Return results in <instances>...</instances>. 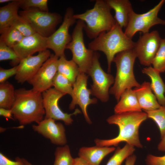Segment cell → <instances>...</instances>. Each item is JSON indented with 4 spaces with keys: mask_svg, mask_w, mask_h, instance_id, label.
Masks as SVG:
<instances>
[{
    "mask_svg": "<svg viewBox=\"0 0 165 165\" xmlns=\"http://www.w3.org/2000/svg\"><path fill=\"white\" fill-rule=\"evenodd\" d=\"M142 72L150 78L151 89L159 104L165 106V84L160 76V73L151 66L143 68Z\"/></svg>",
    "mask_w": 165,
    "mask_h": 165,
    "instance_id": "21",
    "label": "cell"
},
{
    "mask_svg": "<svg viewBox=\"0 0 165 165\" xmlns=\"http://www.w3.org/2000/svg\"><path fill=\"white\" fill-rule=\"evenodd\" d=\"M15 90L12 84L6 81L0 84V108L11 109L15 98Z\"/></svg>",
    "mask_w": 165,
    "mask_h": 165,
    "instance_id": "25",
    "label": "cell"
},
{
    "mask_svg": "<svg viewBox=\"0 0 165 165\" xmlns=\"http://www.w3.org/2000/svg\"><path fill=\"white\" fill-rule=\"evenodd\" d=\"M13 49L20 60L48 49V37L36 33L24 37Z\"/></svg>",
    "mask_w": 165,
    "mask_h": 165,
    "instance_id": "17",
    "label": "cell"
},
{
    "mask_svg": "<svg viewBox=\"0 0 165 165\" xmlns=\"http://www.w3.org/2000/svg\"><path fill=\"white\" fill-rule=\"evenodd\" d=\"M0 115L7 119H14L11 109L0 108Z\"/></svg>",
    "mask_w": 165,
    "mask_h": 165,
    "instance_id": "38",
    "label": "cell"
},
{
    "mask_svg": "<svg viewBox=\"0 0 165 165\" xmlns=\"http://www.w3.org/2000/svg\"><path fill=\"white\" fill-rule=\"evenodd\" d=\"M23 161L24 165H32L31 163L29 162L26 159L22 158Z\"/></svg>",
    "mask_w": 165,
    "mask_h": 165,
    "instance_id": "42",
    "label": "cell"
},
{
    "mask_svg": "<svg viewBox=\"0 0 165 165\" xmlns=\"http://www.w3.org/2000/svg\"><path fill=\"white\" fill-rule=\"evenodd\" d=\"M10 60L14 66L17 65L21 60L13 49L0 40V61Z\"/></svg>",
    "mask_w": 165,
    "mask_h": 165,
    "instance_id": "32",
    "label": "cell"
},
{
    "mask_svg": "<svg viewBox=\"0 0 165 165\" xmlns=\"http://www.w3.org/2000/svg\"><path fill=\"white\" fill-rule=\"evenodd\" d=\"M165 2V0H161L154 7L145 13L138 14L132 11L128 25L125 28V34L132 38L138 32L145 34L149 32L150 28L156 25H165V20L158 16Z\"/></svg>",
    "mask_w": 165,
    "mask_h": 165,
    "instance_id": "8",
    "label": "cell"
},
{
    "mask_svg": "<svg viewBox=\"0 0 165 165\" xmlns=\"http://www.w3.org/2000/svg\"><path fill=\"white\" fill-rule=\"evenodd\" d=\"M115 150L113 147H83L79 149L78 155L90 165H100L103 158Z\"/></svg>",
    "mask_w": 165,
    "mask_h": 165,
    "instance_id": "19",
    "label": "cell"
},
{
    "mask_svg": "<svg viewBox=\"0 0 165 165\" xmlns=\"http://www.w3.org/2000/svg\"><path fill=\"white\" fill-rule=\"evenodd\" d=\"M134 90L141 109L145 112L155 110L161 106L151 89L150 82L145 81Z\"/></svg>",
    "mask_w": 165,
    "mask_h": 165,
    "instance_id": "18",
    "label": "cell"
},
{
    "mask_svg": "<svg viewBox=\"0 0 165 165\" xmlns=\"http://www.w3.org/2000/svg\"><path fill=\"white\" fill-rule=\"evenodd\" d=\"M148 118L145 112H127L116 114L109 117L107 122L117 125L119 131L116 137L109 139H96V146L100 147L117 146L120 143L125 142L129 145L141 148L139 135V129L141 123Z\"/></svg>",
    "mask_w": 165,
    "mask_h": 165,
    "instance_id": "1",
    "label": "cell"
},
{
    "mask_svg": "<svg viewBox=\"0 0 165 165\" xmlns=\"http://www.w3.org/2000/svg\"><path fill=\"white\" fill-rule=\"evenodd\" d=\"M136 159V156L132 155L126 159L125 165H134Z\"/></svg>",
    "mask_w": 165,
    "mask_h": 165,
    "instance_id": "40",
    "label": "cell"
},
{
    "mask_svg": "<svg viewBox=\"0 0 165 165\" xmlns=\"http://www.w3.org/2000/svg\"><path fill=\"white\" fill-rule=\"evenodd\" d=\"M17 65L14 66L13 68L5 69L0 67V83H2L7 81L9 78L13 75H15L17 71Z\"/></svg>",
    "mask_w": 165,
    "mask_h": 165,
    "instance_id": "35",
    "label": "cell"
},
{
    "mask_svg": "<svg viewBox=\"0 0 165 165\" xmlns=\"http://www.w3.org/2000/svg\"><path fill=\"white\" fill-rule=\"evenodd\" d=\"M19 15L26 20L36 33L46 37L55 31L61 18V15L57 13L34 8L20 11Z\"/></svg>",
    "mask_w": 165,
    "mask_h": 165,
    "instance_id": "7",
    "label": "cell"
},
{
    "mask_svg": "<svg viewBox=\"0 0 165 165\" xmlns=\"http://www.w3.org/2000/svg\"><path fill=\"white\" fill-rule=\"evenodd\" d=\"M99 57V53L95 51L92 65L87 74L91 76L93 82L90 89L91 94L101 101L106 102L109 100L110 88L114 84L115 78L101 68Z\"/></svg>",
    "mask_w": 165,
    "mask_h": 165,
    "instance_id": "9",
    "label": "cell"
},
{
    "mask_svg": "<svg viewBox=\"0 0 165 165\" xmlns=\"http://www.w3.org/2000/svg\"><path fill=\"white\" fill-rule=\"evenodd\" d=\"M73 9H66L62 23L51 35L48 37V49L53 51L59 58L65 56L64 52L67 45L71 41L72 36L69 33L70 27L75 22Z\"/></svg>",
    "mask_w": 165,
    "mask_h": 165,
    "instance_id": "10",
    "label": "cell"
},
{
    "mask_svg": "<svg viewBox=\"0 0 165 165\" xmlns=\"http://www.w3.org/2000/svg\"><path fill=\"white\" fill-rule=\"evenodd\" d=\"M53 86L59 92L72 95L73 86L66 77L57 72L54 79Z\"/></svg>",
    "mask_w": 165,
    "mask_h": 165,
    "instance_id": "30",
    "label": "cell"
},
{
    "mask_svg": "<svg viewBox=\"0 0 165 165\" xmlns=\"http://www.w3.org/2000/svg\"><path fill=\"white\" fill-rule=\"evenodd\" d=\"M71 165H90L84 160L80 157L74 158Z\"/></svg>",
    "mask_w": 165,
    "mask_h": 165,
    "instance_id": "39",
    "label": "cell"
},
{
    "mask_svg": "<svg viewBox=\"0 0 165 165\" xmlns=\"http://www.w3.org/2000/svg\"><path fill=\"white\" fill-rule=\"evenodd\" d=\"M116 23L109 31L103 32L88 44V48L94 51H100L105 55L108 71L111 72V65L116 55L121 52L133 49L135 43L128 37Z\"/></svg>",
    "mask_w": 165,
    "mask_h": 165,
    "instance_id": "3",
    "label": "cell"
},
{
    "mask_svg": "<svg viewBox=\"0 0 165 165\" xmlns=\"http://www.w3.org/2000/svg\"><path fill=\"white\" fill-rule=\"evenodd\" d=\"M88 76L86 74L80 72L76 79L73 85V91L71 96L72 101L69 105L70 110L73 109L76 105L81 108L84 117L86 122L89 124L92 122L88 115L87 108L90 104L97 103V99L96 98L91 99L90 89L87 87Z\"/></svg>",
    "mask_w": 165,
    "mask_h": 165,
    "instance_id": "13",
    "label": "cell"
},
{
    "mask_svg": "<svg viewBox=\"0 0 165 165\" xmlns=\"http://www.w3.org/2000/svg\"><path fill=\"white\" fill-rule=\"evenodd\" d=\"M57 72L64 75L70 81L73 86L77 77L80 72L77 64L72 59L67 60L65 56L59 58L57 63Z\"/></svg>",
    "mask_w": 165,
    "mask_h": 165,
    "instance_id": "24",
    "label": "cell"
},
{
    "mask_svg": "<svg viewBox=\"0 0 165 165\" xmlns=\"http://www.w3.org/2000/svg\"><path fill=\"white\" fill-rule=\"evenodd\" d=\"M147 165H165V155L161 156L148 155L145 160Z\"/></svg>",
    "mask_w": 165,
    "mask_h": 165,
    "instance_id": "36",
    "label": "cell"
},
{
    "mask_svg": "<svg viewBox=\"0 0 165 165\" xmlns=\"http://www.w3.org/2000/svg\"><path fill=\"white\" fill-rule=\"evenodd\" d=\"M23 0H13L0 8V33L10 27L12 21L18 15V11Z\"/></svg>",
    "mask_w": 165,
    "mask_h": 165,
    "instance_id": "23",
    "label": "cell"
},
{
    "mask_svg": "<svg viewBox=\"0 0 165 165\" xmlns=\"http://www.w3.org/2000/svg\"><path fill=\"white\" fill-rule=\"evenodd\" d=\"M105 0H96L93 8L84 13L74 14L76 20L83 21L84 30L90 39H94L101 33L110 30L116 22Z\"/></svg>",
    "mask_w": 165,
    "mask_h": 165,
    "instance_id": "4",
    "label": "cell"
},
{
    "mask_svg": "<svg viewBox=\"0 0 165 165\" xmlns=\"http://www.w3.org/2000/svg\"><path fill=\"white\" fill-rule=\"evenodd\" d=\"M84 26L83 21L78 20L71 35L72 40L66 49L71 51L72 59L78 66L80 72L87 74L92 65L95 51L85 45L83 35Z\"/></svg>",
    "mask_w": 165,
    "mask_h": 165,
    "instance_id": "6",
    "label": "cell"
},
{
    "mask_svg": "<svg viewBox=\"0 0 165 165\" xmlns=\"http://www.w3.org/2000/svg\"><path fill=\"white\" fill-rule=\"evenodd\" d=\"M135 150L134 147L127 144L122 148L118 147L106 165H121L125 160L132 155Z\"/></svg>",
    "mask_w": 165,
    "mask_h": 165,
    "instance_id": "26",
    "label": "cell"
},
{
    "mask_svg": "<svg viewBox=\"0 0 165 165\" xmlns=\"http://www.w3.org/2000/svg\"><path fill=\"white\" fill-rule=\"evenodd\" d=\"M47 0H23L21 7L24 10L31 8L49 12Z\"/></svg>",
    "mask_w": 165,
    "mask_h": 165,
    "instance_id": "34",
    "label": "cell"
},
{
    "mask_svg": "<svg viewBox=\"0 0 165 165\" xmlns=\"http://www.w3.org/2000/svg\"><path fill=\"white\" fill-rule=\"evenodd\" d=\"M136 58V55L132 49L119 53L114 59L116 73L114 82L109 93L114 95L117 102L126 90L133 87H139L141 86L136 80L134 72Z\"/></svg>",
    "mask_w": 165,
    "mask_h": 165,
    "instance_id": "5",
    "label": "cell"
},
{
    "mask_svg": "<svg viewBox=\"0 0 165 165\" xmlns=\"http://www.w3.org/2000/svg\"><path fill=\"white\" fill-rule=\"evenodd\" d=\"M0 165H24L22 158L17 157L15 161L8 158L2 152L0 153Z\"/></svg>",
    "mask_w": 165,
    "mask_h": 165,
    "instance_id": "37",
    "label": "cell"
},
{
    "mask_svg": "<svg viewBox=\"0 0 165 165\" xmlns=\"http://www.w3.org/2000/svg\"><path fill=\"white\" fill-rule=\"evenodd\" d=\"M33 125V130L49 139L53 144L63 146L67 142L65 130L63 125L51 118H44Z\"/></svg>",
    "mask_w": 165,
    "mask_h": 165,
    "instance_id": "16",
    "label": "cell"
},
{
    "mask_svg": "<svg viewBox=\"0 0 165 165\" xmlns=\"http://www.w3.org/2000/svg\"><path fill=\"white\" fill-rule=\"evenodd\" d=\"M10 27L17 30L24 37L36 33L26 20L19 15L12 21Z\"/></svg>",
    "mask_w": 165,
    "mask_h": 165,
    "instance_id": "31",
    "label": "cell"
},
{
    "mask_svg": "<svg viewBox=\"0 0 165 165\" xmlns=\"http://www.w3.org/2000/svg\"><path fill=\"white\" fill-rule=\"evenodd\" d=\"M11 109L14 119L21 126L41 121L45 115L42 93L32 89L16 90L15 100Z\"/></svg>",
    "mask_w": 165,
    "mask_h": 165,
    "instance_id": "2",
    "label": "cell"
},
{
    "mask_svg": "<svg viewBox=\"0 0 165 165\" xmlns=\"http://www.w3.org/2000/svg\"><path fill=\"white\" fill-rule=\"evenodd\" d=\"M1 34L0 40L12 48L24 37L18 31L11 27L6 29Z\"/></svg>",
    "mask_w": 165,
    "mask_h": 165,
    "instance_id": "27",
    "label": "cell"
},
{
    "mask_svg": "<svg viewBox=\"0 0 165 165\" xmlns=\"http://www.w3.org/2000/svg\"><path fill=\"white\" fill-rule=\"evenodd\" d=\"M111 9L115 11L114 17L116 23L122 28H126L130 14L133 11L131 4L128 0H105Z\"/></svg>",
    "mask_w": 165,
    "mask_h": 165,
    "instance_id": "20",
    "label": "cell"
},
{
    "mask_svg": "<svg viewBox=\"0 0 165 165\" xmlns=\"http://www.w3.org/2000/svg\"><path fill=\"white\" fill-rule=\"evenodd\" d=\"M13 0H0V3H6L9 2H12Z\"/></svg>",
    "mask_w": 165,
    "mask_h": 165,
    "instance_id": "43",
    "label": "cell"
},
{
    "mask_svg": "<svg viewBox=\"0 0 165 165\" xmlns=\"http://www.w3.org/2000/svg\"><path fill=\"white\" fill-rule=\"evenodd\" d=\"M145 112L148 118L151 119L157 125L162 138L165 134V106H161L157 109Z\"/></svg>",
    "mask_w": 165,
    "mask_h": 165,
    "instance_id": "29",
    "label": "cell"
},
{
    "mask_svg": "<svg viewBox=\"0 0 165 165\" xmlns=\"http://www.w3.org/2000/svg\"><path fill=\"white\" fill-rule=\"evenodd\" d=\"M114 111L116 114L142 111L134 90L127 89L123 93Z\"/></svg>",
    "mask_w": 165,
    "mask_h": 165,
    "instance_id": "22",
    "label": "cell"
},
{
    "mask_svg": "<svg viewBox=\"0 0 165 165\" xmlns=\"http://www.w3.org/2000/svg\"><path fill=\"white\" fill-rule=\"evenodd\" d=\"M59 58L55 55L52 54L35 75L28 82L32 86L33 90L42 93L52 88L54 79L57 72Z\"/></svg>",
    "mask_w": 165,
    "mask_h": 165,
    "instance_id": "14",
    "label": "cell"
},
{
    "mask_svg": "<svg viewBox=\"0 0 165 165\" xmlns=\"http://www.w3.org/2000/svg\"><path fill=\"white\" fill-rule=\"evenodd\" d=\"M52 54L47 49L38 52L35 56H30L21 60L17 65L15 78L17 82L23 84L31 79Z\"/></svg>",
    "mask_w": 165,
    "mask_h": 165,
    "instance_id": "15",
    "label": "cell"
},
{
    "mask_svg": "<svg viewBox=\"0 0 165 165\" xmlns=\"http://www.w3.org/2000/svg\"><path fill=\"white\" fill-rule=\"evenodd\" d=\"M152 64L153 68L160 73L165 72V38H162Z\"/></svg>",
    "mask_w": 165,
    "mask_h": 165,
    "instance_id": "33",
    "label": "cell"
},
{
    "mask_svg": "<svg viewBox=\"0 0 165 165\" xmlns=\"http://www.w3.org/2000/svg\"><path fill=\"white\" fill-rule=\"evenodd\" d=\"M66 94L57 91L54 88H51L42 93L43 104L45 111L44 118H51L55 120L63 121L65 124L70 125L73 122L72 116L81 112L78 108L72 114L63 112L58 105V101Z\"/></svg>",
    "mask_w": 165,
    "mask_h": 165,
    "instance_id": "12",
    "label": "cell"
},
{
    "mask_svg": "<svg viewBox=\"0 0 165 165\" xmlns=\"http://www.w3.org/2000/svg\"><path fill=\"white\" fill-rule=\"evenodd\" d=\"M162 38L156 30L143 34L135 43L133 49L140 63L149 67L160 47Z\"/></svg>",
    "mask_w": 165,
    "mask_h": 165,
    "instance_id": "11",
    "label": "cell"
},
{
    "mask_svg": "<svg viewBox=\"0 0 165 165\" xmlns=\"http://www.w3.org/2000/svg\"><path fill=\"white\" fill-rule=\"evenodd\" d=\"M161 138V141L158 144V148L160 151L165 152V134Z\"/></svg>",
    "mask_w": 165,
    "mask_h": 165,
    "instance_id": "41",
    "label": "cell"
},
{
    "mask_svg": "<svg viewBox=\"0 0 165 165\" xmlns=\"http://www.w3.org/2000/svg\"><path fill=\"white\" fill-rule=\"evenodd\" d=\"M53 165H71L74 158L69 146L67 145L57 147L55 151Z\"/></svg>",
    "mask_w": 165,
    "mask_h": 165,
    "instance_id": "28",
    "label": "cell"
}]
</instances>
